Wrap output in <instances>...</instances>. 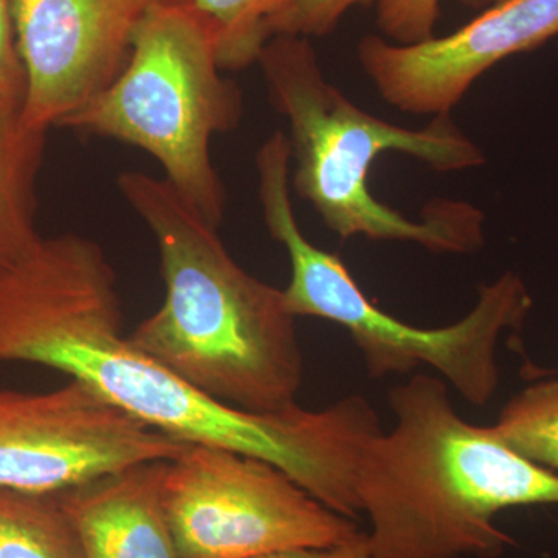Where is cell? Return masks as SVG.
Here are the masks:
<instances>
[{
  "label": "cell",
  "instance_id": "1",
  "mask_svg": "<svg viewBox=\"0 0 558 558\" xmlns=\"http://www.w3.org/2000/svg\"><path fill=\"white\" fill-rule=\"evenodd\" d=\"M116 274L97 242L40 240L0 278V362L60 371L146 427L186 446L277 465L319 502L357 520L360 454L381 432L362 396L328 409L274 413L227 405L183 380L121 332Z\"/></svg>",
  "mask_w": 558,
  "mask_h": 558
},
{
  "label": "cell",
  "instance_id": "2",
  "mask_svg": "<svg viewBox=\"0 0 558 558\" xmlns=\"http://www.w3.org/2000/svg\"><path fill=\"white\" fill-rule=\"evenodd\" d=\"M119 189L153 231L165 301L130 343L205 395L252 413L293 405L303 384L295 315L252 277L213 226L165 179L121 172Z\"/></svg>",
  "mask_w": 558,
  "mask_h": 558
},
{
  "label": "cell",
  "instance_id": "3",
  "mask_svg": "<svg viewBox=\"0 0 558 558\" xmlns=\"http://www.w3.org/2000/svg\"><path fill=\"white\" fill-rule=\"evenodd\" d=\"M395 427L366 444L355 472L376 558H497L512 543L502 510L558 505V475L459 416L446 381L414 374L389 391Z\"/></svg>",
  "mask_w": 558,
  "mask_h": 558
},
{
  "label": "cell",
  "instance_id": "4",
  "mask_svg": "<svg viewBox=\"0 0 558 558\" xmlns=\"http://www.w3.org/2000/svg\"><path fill=\"white\" fill-rule=\"evenodd\" d=\"M256 62L271 105L289 121L293 189L337 236L414 242L435 253H470L484 244V213L469 202L435 199L413 220L368 189L373 165L385 153L407 154L438 172L481 167L483 150L450 116L422 130L371 116L326 80L310 39L301 36H275Z\"/></svg>",
  "mask_w": 558,
  "mask_h": 558
},
{
  "label": "cell",
  "instance_id": "5",
  "mask_svg": "<svg viewBox=\"0 0 558 558\" xmlns=\"http://www.w3.org/2000/svg\"><path fill=\"white\" fill-rule=\"evenodd\" d=\"M290 165L289 137L277 131L256 154V171L264 222L288 250L292 266V278L282 290L290 314L343 326L369 376L428 366L468 402L486 405L499 387V339L506 330L519 332L531 312L532 299L520 275L506 271L480 286L478 303L453 325L424 329L400 322L374 306L339 256L304 236L290 201Z\"/></svg>",
  "mask_w": 558,
  "mask_h": 558
},
{
  "label": "cell",
  "instance_id": "6",
  "mask_svg": "<svg viewBox=\"0 0 558 558\" xmlns=\"http://www.w3.org/2000/svg\"><path fill=\"white\" fill-rule=\"evenodd\" d=\"M220 70L204 17L183 0H159L138 24L123 72L61 126L146 150L172 189L219 227L227 197L209 148L242 113L241 90Z\"/></svg>",
  "mask_w": 558,
  "mask_h": 558
},
{
  "label": "cell",
  "instance_id": "7",
  "mask_svg": "<svg viewBox=\"0 0 558 558\" xmlns=\"http://www.w3.org/2000/svg\"><path fill=\"white\" fill-rule=\"evenodd\" d=\"M160 505L180 558H259L359 534L264 459L186 446L165 462Z\"/></svg>",
  "mask_w": 558,
  "mask_h": 558
},
{
  "label": "cell",
  "instance_id": "8",
  "mask_svg": "<svg viewBox=\"0 0 558 558\" xmlns=\"http://www.w3.org/2000/svg\"><path fill=\"white\" fill-rule=\"evenodd\" d=\"M185 447L76 380L49 392L0 388V488L65 494Z\"/></svg>",
  "mask_w": 558,
  "mask_h": 558
},
{
  "label": "cell",
  "instance_id": "9",
  "mask_svg": "<svg viewBox=\"0 0 558 558\" xmlns=\"http://www.w3.org/2000/svg\"><path fill=\"white\" fill-rule=\"evenodd\" d=\"M159 0H11L25 89L21 119L46 134L108 89Z\"/></svg>",
  "mask_w": 558,
  "mask_h": 558
},
{
  "label": "cell",
  "instance_id": "10",
  "mask_svg": "<svg viewBox=\"0 0 558 558\" xmlns=\"http://www.w3.org/2000/svg\"><path fill=\"white\" fill-rule=\"evenodd\" d=\"M558 36V0H497L459 31L413 46L360 39V68L381 98L413 116H450L487 70Z\"/></svg>",
  "mask_w": 558,
  "mask_h": 558
},
{
  "label": "cell",
  "instance_id": "11",
  "mask_svg": "<svg viewBox=\"0 0 558 558\" xmlns=\"http://www.w3.org/2000/svg\"><path fill=\"white\" fill-rule=\"evenodd\" d=\"M165 462L60 494L86 558H180L160 505Z\"/></svg>",
  "mask_w": 558,
  "mask_h": 558
},
{
  "label": "cell",
  "instance_id": "12",
  "mask_svg": "<svg viewBox=\"0 0 558 558\" xmlns=\"http://www.w3.org/2000/svg\"><path fill=\"white\" fill-rule=\"evenodd\" d=\"M44 138L25 128L21 110L0 109V278L43 240L35 227V185Z\"/></svg>",
  "mask_w": 558,
  "mask_h": 558
},
{
  "label": "cell",
  "instance_id": "13",
  "mask_svg": "<svg viewBox=\"0 0 558 558\" xmlns=\"http://www.w3.org/2000/svg\"><path fill=\"white\" fill-rule=\"evenodd\" d=\"M0 558H86L60 495L0 488Z\"/></svg>",
  "mask_w": 558,
  "mask_h": 558
},
{
  "label": "cell",
  "instance_id": "14",
  "mask_svg": "<svg viewBox=\"0 0 558 558\" xmlns=\"http://www.w3.org/2000/svg\"><path fill=\"white\" fill-rule=\"evenodd\" d=\"M218 38L219 64L238 70L258 61L271 28L296 0H183Z\"/></svg>",
  "mask_w": 558,
  "mask_h": 558
},
{
  "label": "cell",
  "instance_id": "15",
  "mask_svg": "<svg viewBox=\"0 0 558 558\" xmlns=\"http://www.w3.org/2000/svg\"><path fill=\"white\" fill-rule=\"evenodd\" d=\"M490 428L521 458L558 475V380L521 389L502 407Z\"/></svg>",
  "mask_w": 558,
  "mask_h": 558
},
{
  "label": "cell",
  "instance_id": "16",
  "mask_svg": "<svg viewBox=\"0 0 558 558\" xmlns=\"http://www.w3.org/2000/svg\"><path fill=\"white\" fill-rule=\"evenodd\" d=\"M473 10H486L497 0H459ZM440 0H379L377 25L385 39L399 46H413L435 38Z\"/></svg>",
  "mask_w": 558,
  "mask_h": 558
},
{
  "label": "cell",
  "instance_id": "17",
  "mask_svg": "<svg viewBox=\"0 0 558 558\" xmlns=\"http://www.w3.org/2000/svg\"><path fill=\"white\" fill-rule=\"evenodd\" d=\"M379 0H296L271 28L275 36L322 38L339 27L341 17L354 7L377 5Z\"/></svg>",
  "mask_w": 558,
  "mask_h": 558
},
{
  "label": "cell",
  "instance_id": "18",
  "mask_svg": "<svg viewBox=\"0 0 558 558\" xmlns=\"http://www.w3.org/2000/svg\"><path fill=\"white\" fill-rule=\"evenodd\" d=\"M24 70L14 36L11 0H0V109L22 110Z\"/></svg>",
  "mask_w": 558,
  "mask_h": 558
},
{
  "label": "cell",
  "instance_id": "19",
  "mask_svg": "<svg viewBox=\"0 0 558 558\" xmlns=\"http://www.w3.org/2000/svg\"><path fill=\"white\" fill-rule=\"evenodd\" d=\"M259 558H376L369 548L366 532L360 531L354 537L341 542L339 545L325 546V548H303L282 550Z\"/></svg>",
  "mask_w": 558,
  "mask_h": 558
}]
</instances>
